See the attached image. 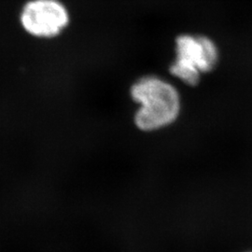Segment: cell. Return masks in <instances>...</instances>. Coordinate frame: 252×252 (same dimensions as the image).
<instances>
[{"instance_id": "1", "label": "cell", "mask_w": 252, "mask_h": 252, "mask_svg": "<svg viewBox=\"0 0 252 252\" xmlns=\"http://www.w3.org/2000/svg\"><path fill=\"white\" fill-rule=\"evenodd\" d=\"M130 96L137 106L134 123L142 132H156L172 126L180 118L182 98L178 87L155 74L139 77L130 87Z\"/></svg>"}, {"instance_id": "2", "label": "cell", "mask_w": 252, "mask_h": 252, "mask_svg": "<svg viewBox=\"0 0 252 252\" xmlns=\"http://www.w3.org/2000/svg\"><path fill=\"white\" fill-rule=\"evenodd\" d=\"M175 58L169 72L183 84L193 87L202 77L213 71L220 61L215 41L203 34L182 33L175 39Z\"/></svg>"}, {"instance_id": "3", "label": "cell", "mask_w": 252, "mask_h": 252, "mask_svg": "<svg viewBox=\"0 0 252 252\" xmlns=\"http://www.w3.org/2000/svg\"><path fill=\"white\" fill-rule=\"evenodd\" d=\"M70 11L61 0H28L19 13L23 30L39 39L61 36L70 26Z\"/></svg>"}]
</instances>
